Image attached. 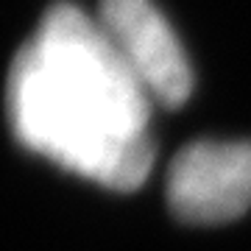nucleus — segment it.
<instances>
[{"instance_id":"obj_1","label":"nucleus","mask_w":251,"mask_h":251,"mask_svg":"<svg viewBox=\"0 0 251 251\" xmlns=\"http://www.w3.org/2000/svg\"><path fill=\"white\" fill-rule=\"evenodd\" d=\"M153 100L98 20L70 3L48 11L9 70V120L28 151L109 190L151 176Z\"/></svg>"},{"instance_id":"obj_2","label":"nucleus","mask_w":251,"mask_h":251,"mask_svg":"<svg viewBox=\"0 0 251 251\" xmlns=\"http://www.w3.org/2000/svg\"><path fill=\"white\" fill-rule=\"evenodd\" d=\"M98 25L153 106L179 109L193 95V67L153 0H100Z\"/></svg>"},{"instance_id":"obj_3","label":"nucleus","mask_w":251,"mask_h":251,"mask_svg":"<svg viewBox=\"0 0 251 251\" xmlns=\"http://www.w3.org/2000/svg\"><path fill=\"white\" fill-rule=\"evenodd\" d=\"M168 204L184 224L218 226L251 209V140H198L168 168Z\"/></svg>"}]
</instances>
